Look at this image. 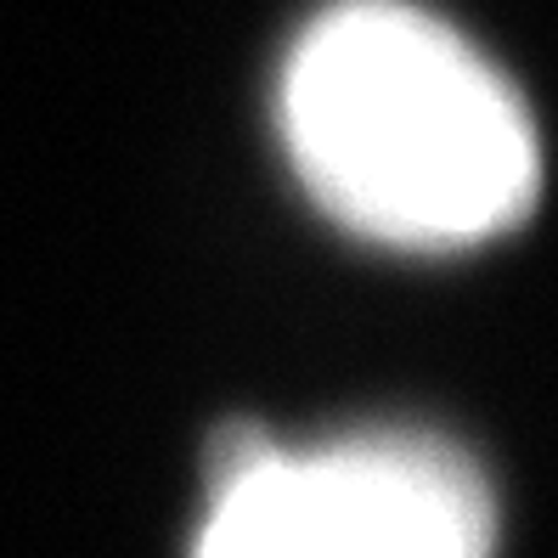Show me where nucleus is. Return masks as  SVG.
Segmentation results:
<instances>
[{"instance_id": "1", "label": "nucleus", "mask_w": 558, "mask_h": 558, "mask_svg": "<svg viewBox=\"0 0 558 558\" xmlns=\"http://www.w3.org/2000/svg\"><path fill=\"white\" fill-rule=\"evenodd\" d=\"M277 130L322 215L384 248L451 254L536 209L542 142L474 40L412 0H333L277 80Z\"/></svg>"}, {"instance_id": "2", "label": "nucleus", "mask_w": 558, "mask_h": 558, "mask_svg": "<svg viewBox=\"0 0 558 558\" xmlns=\"http://www.w3.org/2000/svg\"><path fill=\"white\" fill-rule=\"evenodd\" d=\"M490 485L440 435L361 429L316 446L226 435L192 558H490Z\"/></svg>"}]
</instances>
